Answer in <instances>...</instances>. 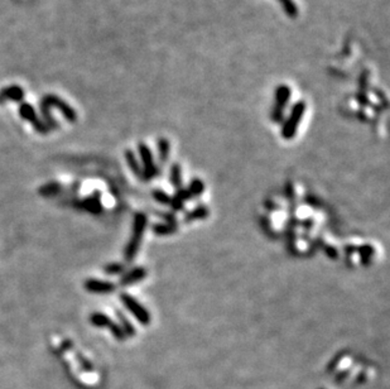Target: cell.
<instances>
[{
    "label": "cell",
    "mask_w": 390,
    "mask_h": 389,
    "mask_svg": "<svg viewBox=\"0 0 390 389\" xmlns=\"http://www.w3.org/2000/svg\"><path fill=\"white\" fill-rule=\"evenodd\" d=\"M146 223H148V220H146V216L144 214H141V212L136 214L135 219H134L133 234H131V238H130L127 248H125V259L128 261L133 260L135 258L136 253L139 252L144 232H145Z\"/></svg>",
    "instance_id": "cell-1"
},
{
    "label": "cell",
    "mask_w": 390,
    "mask_h": 389,
    "mask_svg": "<svg viewBox=\"0 0 390 389\" xmlns=\"http://www.w3.org/2000/svg\"><path fill=\"white\" fill-rule=\"evenodd\" d=\"M306 113V103L304 101H297L293 105L292 110L289 113V117L285 120L284 124L282 127V136L287 140L294 138L297 129H298L299 124H301L303 115Z\"/></svg>",
    "instance_id": "cell-2"
},
{
    "label": "cell",
    "mask_w": 390,
    "mask_h": 389,
    "mask_svg": "<svg viewBox=\"0 0 390 389\" xmlns=\"http://www.w3.org/2000/svg\"><path fill=\"white\" fill-rule=\"evenodd\" d=\"M290 99V89L287 85H280L276 87L275 90V101H274V108L271 110V120L274 123H279L283 120L284 115V109L287 103Z\"/></svg>",
    "instance_id": "cell-3"
},
{
    "label": "cell",
    "mask_w": 390,
    "mask_h": 389,
    "mask_svg": "<svg viewBox=\"0 0 390 389\" xmlns=\"http://www.w3.org/2000/svg\"><path fill=\"white\" fill-rule=\"evenodd\" d=\"M122 302L124 303L125 307L133 313L134 317L140 322L141 325H149L150 324V313L149 311L145 310L143 305L136 301L134 297H131L130 294L123 293L122 294Z\"/></svg>",
    "instance_id": "cell-4"
},
{
    "label": "cell",
    "mask_w": 390,
    "mask_h": 389,
    "mask_svg": "<svg viewBox=\"0 0 390 389\" xmlns=\"http://www.w3.org/2000/svg\"><path fill=\"white\" fill-rule=\"evenodd\" d=\"M139 155H140L141 163H143V178L144 180H153L157 176V166L154 163V158H153V153L150 148L144 143H140L138 145Z\"/></svg>",
    "instance_id": "cell-5"
},
{
    "label": "cell",
    "mask_w": 390,
    "mask_h": 389,
    "mask_svg": "<svg viewBox=\"0 0 390 389\" xmlns=\"http://www.w3.org/2000/svg\"><path fill=\"white\" fill-rule=\"evenodd\" d=\"M42 104H48V105H51L52 104L53 106H57L58 109L63 113V115H65L68 120H71V122H75V120H76V114H75V112L71 109L70 106L66 105L62 100L56 98V96H52V95L46 96V98L43 99V101H42Z\"/></svg>",
    "instance_id": "cell-6"
},
{
    "label": "cell",
    "mask_w": 390,
    "mask_h": 389,
    "mask_svg": "<svg viewBox=\"0 0 390 389\" xmlns=\"http://www.w3.org/2000/svg\"><path fill=\"white\" fill-rule=\"evenodd\" d=\"M86 289L95 293H108V292H113L115 289V286L110 282H104V280H96L90 279L86 282Z\"/></svg>",
    "instance_id": "cell-7"
},
{
    "label": "cell",
    "mask_w": 390,
    "mask_h": 389,
    "mask_svg": "<svg viewBox=\"0 0 390 389\" xmlns=\"http://www.w3.org/2000/svg\"><path fill=\"white\" fill-rule=\"evenodd\" d=\"M191 196L188 193L187 188H179L177 192L174 193V196L171 197V206L174 211H182L184 209V202L190 200Z\"/></svg>",
    "instance_id": "cell-8"
},
{
    "label": "cell",
    "mask_w": 390,
    "mask_h": 389,
    "mask_svg": "<svg viewBox=\"0 0 390 389\" xmlns=\"http://www.w3.org/2000/svg\"><path fill=\"white\" fill-rule=\"evenodd\" d=\"M20 115H22L23 119H27V120H30V122L34 124V127L37 129H38L39 131H46L47 128L46 127H42V124L39 123V120L37 119V115H35L34 110H33L32 106L29 105V104H23L22 106H20Z\"/></svg>",
    "instance_id": "cell-9"
},
{
    "label": "cell",
    "mask_w": 390,
    "mask_h": 389,
    "mask_svg": "<svg viewBox=\"0 0 390 389\" xmlns=\"http://www.w3.org/2000/svg\"><path fill=\"white\" fill-rule=\"evenodd\" d=\"M146 275V270L144 268L138 267L134 268V269L129 270L128 273H125L124 277L122 278V284L123 286H128V284H133V283L139 282V280L144 279Z\"/></svg>",
    "instance_id": "cell-10"
},
{
    "label": "cell",
    "mask_w": 390,
    "mask_h": 389,
    "mask_svg": "<svg viewBox=\"0 0 390 389\" xmlns=\"http://www.w3.org/2000/svg\"><path fill=\"white\" fill-rule=\"evenodd\" d=\"M23 96H24V93H23V90L19 86H10L1 90V93H0V101L4 100V99L20 101L23 99Z\"/></svg>",
    "instance_id": "cell-11"
},
{
    "label": "cell",
    "mask_w": 390,
    "mask_h": 389,
    "mask_svg": "<svg viewBox=\"0 0 390 389\" xmlns=\"http://www.w3.org/2000/svg\"><path fill=\"white\" fill-rule=\"evenodd\" d=\"M209 214L210 210L206 206H198L184 216V221L186 223H192V221L196 220H203V219H206L209 216Z\"/></svg>",
    "instance_id": "cell-12"
},
{
    "label": "cell",
    "mask_w": 390,
    "mask_h": 389,
    "mask_svg": "<svg viewBox=\"0 0 390 389\" xmlns=\"http://www.w3.org/2000/svg\"><path fill=\"white\" fill-rule=\"evenodd\" d=\"M158 154H159V159L162 163H165L168 161L169 153H171V143L165 138H160L158 140Z\"/></svg>",
    "instance_id": "cell-13"
},
{
    "label": "cell",
    "mask_w": 390,
    "mask_h": 389,
    "mask_svg": "<svg viewBox=\"0 0 390 389\" xmlns=\"http://www.w3.org/2000/svg\"><path fill=\"white\" fill-rule=\"evenodd\" d=\"M178 226L173 225V224L163 223V224H154L153 225V232L158 235H171L177 232Z\"/></svg>",
    "instance_id": "cell-14"
},
{
    "label": "cell",
    "mask_w": 390,
    "mask_h": 389,
    "mask_svg": "<svg viewBox=\"0 0 390 389\" xmlns=\"http://www.w3.org/2000/svg\"><path fill=\"white\" fill-rule=\"evenodd\" d=\"M125 157H127V162L128 164H129L130 169H131L136 176L143 178V171H141L140 166H139V162L138 159H136L135 154H134L131 150H127V152H125Z\"/></svg>",
    "instance_id": "cell-15"
},
{
    "label": "cell",
    "mask_w": 390,
    "mask_h": 389,
    "mask_svg": "<svg viewBox=\"0 0 390 389\" xmlns=\"http://www.w3.org/2000/svg\"><path fill=\"white\" fill-rule=\"evenodd\" d=\"M282 5L283 10L285 11L289 18H297L298 16V6L295 5L294 0H278Z\"/></svg>",
    "instance_id": "cell-16"
},
{
    "label": "cell",
    "mask_w": 390,
    "mask_h": 389,
    "mask_svg": "<svg viewBox=\"0 0 390 389\" xmlns=\"http://www.w3.org/2000/svg\"><path fill=\"white\" fill-rule=\"evenodd\" d=\"M187 191L188 193H190L191 197L201 196V195L203 193V191H205V183H203L201 180H198V178H196V180H193L192 182L190 183Z\"/></svg>",
    "instance_id": "cell-17"
},
{
    "label": "cell",
    "mask_w": 390,
    "mask_h": 389,
    "mask_svg": "<svg viewBox=\"0 0 390 389\" xmlns=\"http://www.w3.org/2000/svg\"><path fill=\"white\" fill-rule=\"evenodd\" d=\"M171 182L177 190L182 186V169L178 163H174L171 168Z\"/></svg>",
    "instance_id": "cell-18"
},
{
    "label": "cell",
    "mask_w": 390,
    "mask_h": 389,
    "mask_svg": "<svg viewBox=\"0 0 390 389\" xmlns=\"http://www.w3.org/2000/svg\"><path fill=\"white\" fill-rule=\"evenodd\" d=\"M91 322L99 327H110V325L113 324L110 318L108 316L103 315V313H94L91 316Z\"/></svg>",
    "instance_id": "cell-19"
},
{
    "label": "cell",
    "mask_w": 390,
    "mask_h": 389,
    "mask_svg": "<svg viewBox=\"0 0 390 389\" xmlns=\"http://www.w3.org/2000/svg\"><path fill=\"white\" fill-rule=\"evenodd\" d=\"M153 199L160 205H169L171 204V196L168 193L164 192L163 190H154L153 191Z\"/></svg>",
    "instance_id": "cell-20"
},
{
    "label": "cell",
    "mask_w": 390,
    "mask_h": 389,
    "mask_svg": "<svg viewBox=\"0 0 390 389\" xmlns=\"http://www.w3.org/2000/svg\"><path fill=\"white\" fill-rule=\"evenodd\" d=\"M110 330H111V332L114 334L115 338L119 339V340H123V339H124L125 336H127V335H125V332H124V330L122 329V326H120V325L111 324L110 325Z\"/></svg>",
    "instance_id": "cell-21"
},
{
    "label": "cell",
    "mask_w": 390,
    "mask_h": 389,
    "mask_svg": "<svg viewBox=\"0 0 390 389\" xmlns=\"http://www.w3.org/2000/svg\"><path fill=\"white\" fill-rule=\"evenodd\" d=\"M124 270V265L122 264H110V265H106L105 272L109 274H119Z\"/></svg>",
    "instance_id": "cell-22"
},
{
    "label": "cell",
    "mask_w": 390,
    "mask_h": 389,
    "mask_svg": "<svg viewBox=\"0 0 390 389\" xmlns=\"http://www.w3.org/2000/svg\"><path fill=\"white\" fill-rule=\"evenodd\" d=\"M158 215H159L162 219H164L165 223L173 224V225H177L176 216H174L173 214H167V212H159V214H158Z\"/></svg>",
    "instance_id": "cell-23"
},
{
    "label": "cell",
    "mask_w": 390,
    "mask_h": 389,
    "mask_svg": "<svg viewBox=\"0 0 390 389\" xmlns=\"http://www.w3.org/2000/svg\"><path fill=\"white\" fill-rule=\"evenodd\" d=\"M326 253L330 256V258H332V259L337 258V251L336 249H333L332 247H326Z\"/></svg>",
    "instance_id": "cell-24"
}]
</instances>
